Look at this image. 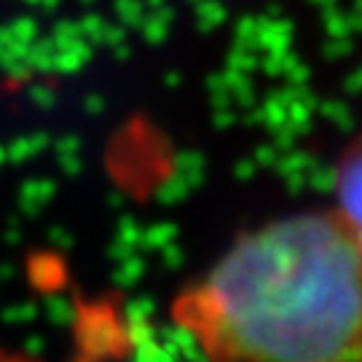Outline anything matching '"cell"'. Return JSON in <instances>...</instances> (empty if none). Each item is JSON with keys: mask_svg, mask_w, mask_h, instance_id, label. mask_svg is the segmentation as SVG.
<instances>
[{"mask_svg": "<svg viewBox=\"0 0 362 362\" xmlns=\"http://www.w3.org/2000/svg\"><path fill=\"white\" fill-rule=\"evenodd\" d=\"M169 314L207 362H362V255L336 209L293 212L242 233Z\"/></svg>", "mask_w": 362, "mask_h": 362, "instance_id": "cell-1", "label": "cell"}, {"mask_svg": "<svg viewBox=\"0 0 362 362\" xmlns=\"http://www.w3.org/2000/svg\"><path fill=\"white\" fill-rule=\"evenodd\" d=\"M341 220L349 226L362 255V134L351 140L336 167V207Z\"/></svg>", "mask_w": 362, "mask_h": 362, "instance_id": "cell-2", "label": "cell"}, {"mask_svg": "<svg viewBox=\"0 0 362 362\" xmlns=\"http://www.w3.org/2000/svg\"><path fill=\"white\" fill-rule=\"evenodd\" d=\"M0 362H43V360L33 357V354H25V351H13L0 346ZM73 362H103V354L91 346V349H86V357H76Z\"/></svg>", "mask_w": 362, "mask_h": 362, "instance_id": "cell-3", "label": "cell"}]
</instances>
